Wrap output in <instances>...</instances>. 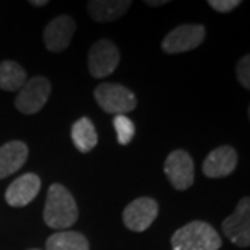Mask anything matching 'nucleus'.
<instances>
[{
	"instance_id": "1",
	"label": "nucleus",
	"mask_w": 250,
	"mask_h": 250,
	"mask_svg": "<svg viewBox=\"0 0 250 250\" xmlns=\"http://www.w3.org/2000/svg\"><path fill=\"white\" fill-rule=\"evenodd\" d=\"M78 206L75 199L62 184H53L47 190L43 220L53 229L70 228L78 220Z\"/></svg>"
},
{
	"instance_id": "2",
	"label": "nucleus",
	"mask_w": 250,
	"mask_h": 250,
	"mask_svg": "<svg viewBox=\"0 0 250 250\" xmlns=\"http://www.w3.org/2000/svg\"><path fill=\"white\" fill-rule=\"evenodd\" d=\"M221 236L210 224L192 221L177 229L171 238L172 250H218Z\"/></svg>"
},
{
	"instance_id": "3",
	"label": "nucleus",
	"mask_w": 250,
	"mask_h": 250,
	"mask_svg": "<svg viewBox=\"0 0 250 250\" xmlns=\"http://www.w3.org/2000/svg\"><path fill=\"white\" fill-rule=\"evenodd\" d=\"M95 99L103 111L114 116H125L136 107L134 92L121 83H100L95 89Z\"/></svg>"
},
{
	"instance_id": "4",
	"label": "nucleus",
	"mask_w": 250,
	"mask_h": 250,
	"mask_svg": "<svg viewBox=\"0 0 250 250\" xmlns=\"http://www.w3.org/2000/svg\"><path fill=\"white\" fill-rule=\"evenodd\" d=\"M52 92V85L45 77H34L25 82L16 98V107L20 113L32 116L41 111Z\"/></svg>"
},
{
	"instance_id": "5",
	"label": "nucleus",
	"mask_w": 250,
	"mask_h": 250,
	"mask_svg": "<svg viewBox=\"0 0 250 250\" xmlns=\"http://www.w3.org/2000/svg\"><path fill=\"white\" fill-rule=\"evenodd\" d=\"M206 29L199 24H184L174 28L170 34L163 39L161 49L168 54L185 53L193 50L203 43Z\"/></svg>"
},
{
	"instance_id": "6",
	"label": "nucleus",
	"mask_w": 250,
	"mask_h": 250,
	"mask_svg": "<svg viewBox=\"0 0 250 250\" xmlns=\"http://www.w3.org/2000/svg\"><path fill=\"white\" fill-rule=\"evenodd\" d=\"M120 64V50L111 41L100 39L90 47L88 68L93 78H106Z\"/></svg>"
},
{
	"instance_id": "7",
	"label": "nucleus",
	"mask_w": 250,
	"mask_h": 250,
	"mask_svg": "<svg viewBox=\"0 0 250 250\" xmlns=\"http://www.w3.org/2000/svg\"><path fill=\"white\" fill-rule=\"evenodd\" d=\"M164 174L177 190H187L195 181V164L192 157L182 149L171 152L164 163Z\"/></svg>"
},
{
	"instance_id": "8",
	"label": "nucleus",
	"mask_w": 250,
	"mask_h": 250,
	"mask_svg": "<svg viewBox=\"0 0 250 250\" xmlns=\"http://www.w3.org/2000/svg\"><path fill=\"white\" fill-rule=\"evenodd\" d=\"M223 232L229 241L239 248L250 245V199L239 200L235 211L223 221Z\"/></svg>"
},
{
	"instance_id": "9",
	"label": "nucleus",
	"mask_w": 250,
	"mask_h": 250,
	"mask_svg": "<svg viewBox=\"0 0 250 250\" xmlns=\"http://www.w3.org/2000/svg\"><path fill=\"white\" fill-rule=\"evenodd\" d=\"M159 215V205L152 197L143 196L135 199L125 207L123 213L125 227L134 232L146 231Z\"/></svg>"
},
{
	"instance_id": "10",
	"label": "nucleus",
	"mask_w": 250,
	"mask_h": 250,
	"mask_svg": "<svg viewBox=\"0 0 250 250\" xmlns=\"http://www.w3.org/2000/svg\"><path fill=\"white\" fill-rule=\"evenodd\" d=\"M77 24L70 16H59L52 20L43 31V43L52 53H60L71 43Z\"/></svg>"
},
{
	"instance_id": "11",
	"label": "nucleus",
	"mask_w": 250,
	"mask_h": 250,
	"mask_svg": "<svg viewBox=\"0 0 250 250\" xmlns=\"http://www.w3.org/2000/svg\"><path fill=\"white\" fill-rule=\"evenodd\" d=\"M41 187V178L34 172H27L10 184L4 195L6 202L11 207H24L38 196Z\"/></svg>"
},
{
	"instance_id": "12",
	"label": "nucleus",
	"mask_w": 250,
	"mask_h": 250,
	"mask_svg": "<svg viewBox=\"0 0 250 250\" xmlns=\"http://www.w3.org/2000/svg\"><path fill=\"white\" fill-rule=\"evenodd\" d=\"M236 164V150L231 146H220L208 153L203 161V174L207 178H224L232 174Z\"/></svg>"
},
{
	"instance_id": "13",
	"label": "nucleus",
	"mask_w": 250,
	"mask_h": 250,
	"mask_svg": "<svg viewBox=\"0 0 250 250\" xmlns=\"http://www.w3.org/2000/svg\"><path fill=\"white\" fill-rule=\"evenodd\" d=\"M28 146L21 141H11L0 147V179L17 172L28 159Z\"/></svg>"
},
{
	"instance_id": "14",
	"label": "nucleus",
	"mask_w": 250,
	"mask_h": 250,
	"mask_svg": "<svg viewBox=\"0 0 250 250\" xmlns=\"http://www.w3.org/2000/svg\"><path fill=\"white\" fill-rule=\"evenodd\" d=\"M131 4V0H92L88 3V11L96 22H111L123 17Z\"/></svg>"
},
{
	"instance_id": "15",
	"label": "nucleus",
	"mask_w": 250,
	"mask_h": 250,
	"mask_svg": "<svg viewBox=\"0 0 250 250\" xmlns=\"http://www.w3.org/2000/svg\"><path fill=\"white\" fill-rule=\"evenodd\" d=\"M71 139L81 153H89L98 145V132L88 117H82L71 126Z\"/></svg>"
},
{
	"instance_id": "16",
	"label": "nucleus",
	"mask_w": 250,
	"mask_h": 250,
	"mask_svg": "<svg viewBox=\"0 0 250 250\" xmlns=\"http://www.w3.org/2000/svg\"><path fill=\"white\" fill-rule=\"evenodd\" d=\"M46 250H89V242L81 232L60 231L49 236Z\"/></svg>"
},
{
	"instance_id": "17",
	"label": "nucleus",
	"mask_w": 250,
	"mask_h": 250,
	"mask_svg": "<svg viewBox=\"0 0 250 250\" xmlns=\"http://www.w3.org/2000/svg\"><path fill=\"white\" fill-rule=\"evenodd\" d=\"M27 82V71L16 62H0V89L17 92Z\"/></svg>"
},
{
	"instance_id": "18",
	"label": "nucleus",
	"mask_w": 250,
	"mask_h": 250,
	"mask_svg": "<svg viewBox=\"0 0 250 250\" xmlns=\"http://www.w3.org/2000/svg\"><path fill=\"white\" fill-rule=\"evenodd\" d=\"M114 128L117 132V141L120 145H128L134 139L135 124L126 116L114 117Z\"/></svg>"
},
{
	"instance_id": "19",
	"label": "nucleus",
	"mask_w": 250,
	"mask_h": 250,
	"mask_svg": "<svg viewBox=\"0 0 250 250\" xmlns=\"http://www.w3.org/2000/svg\"><path fill=\"white\" fill-rule=\"evenodd\" d=\"M236 77L245 89H250V56H243L236 65Z\"/></svg>"
},
{
	"instance_id": "20",
	"label": "nucleus",
	"mask_w": 250,
	"mask_h": 250,
	"mask_svg": "<svg viewBox=\"0 0 250 250\" xmlns=\"http://www.w3.org/2000/svg\"><path fill=\"white\" fill-rule=\"evenodd\" d=\"M241 0H210L208 4L218 13H229L241 6Z\"/></svg>"
},
{
	"instance_id": "21",
	"label": "nucleus",
	"mask_w": 250,
	"mask_h": 250,
	"mask_svg": "<svg viewBox=\"0 0 250 250\" xmlns=\"http://www.w3.org/2000/svg\"><path fill=\"white\" fill-rule=\"evenodd\" d=\"M167 3V0H161V1H157V0H146V4L147 6H152V7H157V6H161V4H166Z\"/></svg>"
},
{
	"instance_id": "22",
	"label": "nucleus",
	"mask_w": 250,
	"mask_h": 250,
	"mask_svg": "<svg viewBox=\"0 0 250 250\" xmlns=\"http://www.w3.org/2000/svg\"><path fill=\"white\" fill-rule=\"evenodd\" d=\"M32 6H35V7H42V6H46L47 4V0H39V1H36V0H31L29 1Z\"/></svg>"
},
{
	"instance_id": "23",
	"label": "nucleus",
	"mask_w": 250,
	"mask_h": 250,
	"mask_svg": "<svg viewBox=\"0 0 250 250\" xmlns=\"http://www.w3.org/2000/svg\"><path fill=\"white\" fill-rule=\"evenodd\" d=\"M31 250H39V249H31Z\"/></svg>"
}]
</instances>
